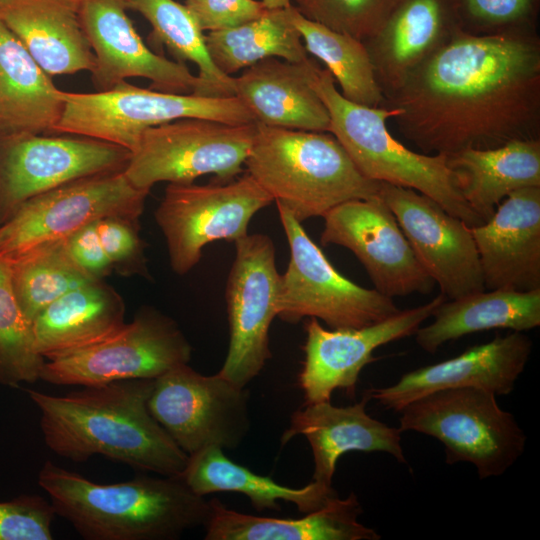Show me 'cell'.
I'll return each mask as SVG.
<instances>
[{
	"mask_svg": "<svg viewBox=\"0 0 540 540\" xmlns=\"http://www.w3.org/2000/svg\"><path fill=\"white\" fill-rule=\"evenodd\" d=\"M382 106L400 110L398 131L425 154L540 139V38L459 30Z\"/></svg>",
	"mask_w": 540,
	"mask_h": 540,
	"instance_id": "cell-1",
	"label": "cell"
},
{
	"mask_svg": "<svg viewBox=\"0 0 540 540\" xmlns=\"http://www.w3.org/2000/svg\"><path fill=\"white\" fill-rule=\"evenodd\" d=\"M154 379L82 386L56 396L28 390L47 447L83 462L95 455L163 476H181L188 455L148 409Z\"/></svg>",
	"mask_w": 540,
	"mask_h": 540,
	"instance_id": "cell-2",
	"label": "cell"
},
{
	"mask_svg": "<svg viewBox=\"0 0 540 540\" xmlns=\"http://www.w3.org/2000/svg\"><path fill=\"white\" fill-rule=\"evenodd\" d=\"M38 484L56 515L86 540H174L204 527L210 503L181 476L100 484L46 461Z\"/></svg>",
	"mask_w": 540,
	"mask_h": 540,
	"instance_id": "cell-3",
	"label": "cell"
},
{
	"mask_svg": "<svg viewBox=\"0 0 540 540\" xmlns=\"http://www.w3.org/2000/svg\"><path fill=\"white\" fill-rule=\"evenodd\" d=\"M245 166L299 222L323 217L343 202L379 195L381 184L365 177L329 132L256 123Z\"/></svg>",
	"mask_w": 540,
	"mask_h": 540,
	"instance_id": "cell-4",
	"label": "cell"
},
{
	"mask_svg": "<svg viewBox=\"0 0 540 540\" xmlns=\"http://www.w3.org/2000/svg\"><path fill=\"white\" fill-rule=\"evenodd\" d=\"M312 86L325 104L331 133L368 179L428 196L469 227L483 223L462 197L444 154L409 149L393 137L387 121L400 110L369 107L344 98L326 68L315 69Z\"/></svg>",
	"mask_w": 540,
	"mask_h": 540,
	"instance_id": "cell-5",
	"label": "cell"
},
{
	"mask_svg": "<svg viewBox=\"0 0 540 540\" xmlns=\"http://www.w3.org/2000/svg\"><path fill=\"white\" fill-rule=\"evenodd\" d=\"M399 412L401 432L434 437L444 445L447 464L469 462L481 480L504 474L525 449L527 437L514 415L482 389L435 391Z\"/></svg>",
	"mask_w": 540,
	"mask_h": 540,
	"instance_id": "cell-6",
	"label": "cell"
},
{
	"mask_svg": "<svg viewBox=\"0 0 540 540\" xmlns=\"http://www.w3.org/2000/svg\"><path fill=\"white\" fill-rule=\"evenodd\" d=\"M64 109L54 134L85 136L132 152L149 128L185 118L227 124L254 123L236 96L206 97L145 89L123 81L106 91H63Z\"/></svg>",
	"mask_w": 540,
	"mask_h": 540,
	"instance_id": "cell-7",
	"label": "cell"
},
{
	"mask_svg": "<svg viewBox=\"0 0 540 540\" xmlns=\"http://www.w3.org/2000/svg\"><path fill=\"white\" fill-rule=\"evenodd\" d=\"M255 133L256 122L185 118L164 123L142 134L124 173L147 191L160 182L192 183L209 174L227 182L243 172Z\"/></svg>",
	"mask_w": 540,
	"mask_h": 540,
	"instance_id": "cell-8",
	"label": "cell"
},
{
	"mask_svg": "<svg viewBox=\"0 0 540 540\" xmlns=\"http://www.w3.org/2000/svg\"><path fill=\"white\" fill-rule=\"evenodd\" d=\"M276 205L290 248L288 267L280 275L277 316L281 320L297 323L313 317L330 329L361 328L400 310L392 298L340 274L301 222Z\"/></svg>",
	"mask_w": 540,
	"mask_h": 540,
	"instance_id": "cell-9",
	"label": "cell"
},
{
	"mask_svg": "<svg viewBox=\"0 0 540 540\" xmlns=\"http://www.w3.org/2000/svg\"><path fill=\"white\" fill-rule=\"evenodd\" d=\"M273 201L247 172L206 185L168 183L155 220L165 237L172 270L184 275L199 263L207 244L235 242L248 234L252 217Z\"/></svg>",
	"mask_w": 540,
	"mask_h": 540,
	"instance_id": "cell-10",
	"label": "cell"
},
{
	"mask_svg": "<svg viewBox=\"0 0 540 540\" xmlns=\"http://www.w3.org/2000/svg\"><path fill=\"white\" fill-rule=\"evenodd\" d=\"M249 402L246 387L182 364L153 380L148 409L189 456L210 446L237 449L250 430Z\"/></svg>",
	"mask_w": 540,
	"mask_h": 540,
	"instance_id": "cell-11",
	"label": "cell"
},
{
	"mask_svg": "<svg viewBox=\"0 0 540 540\" xmlns=\"http://www.w3.org/2000/svg\"><path fill=\"white\" fill-rule=\"evenodd\" d=\"M191 354L192 347L175 321L147 308L106 339L45 360L40 379L63 386L155 379L176 366L188 364Z\"/></svg>",
	"mask_w": 540,
	"mask_h": 540,
	"instance_id": "cell-12",
	"label": "cell"
},
{
	"mask_svg": "<svg viewBox=\"0 0 540 540\" xmlns=\"http://www.w3.org/2000/svg\"><path fill=\"white\" fill-rule=\"evenodd\" d=\"M149 191L135 187L124 170L82 177L26 201L0 225V254L11 256L65 239L106 217L139 221Z\"/></svg>",
	"mask_w": 540,
	"mask_h": 540,
	"instance_id": "cell-13",
	"label": "cell"
},
{
	"mask_svg": "<svg viewBox=\"0 0 540 540\" xmlns=\"http://www.w3.org/2000/svg\"><path fill=\"white\" fill-rule=\"evenodd\" d=\"M131 152L72 134H22L0 139V225L26 201L73 180L125 170Z\"/></svg>",
	"mask_w": 540,
	"mask_h": 540,
	"instance_id": "cell-14",
	"label": "cell"
},
{
	"mask_svg": "<svg viewBox=\"0 0 540 540\" xmlns=\"http://www.w3.org/2000/svg\"><path fill=\"white\" fill-rule=\"evenodd\" d=\"M234 243L225 291L229 346L218 373L246 387L271 358L269 330L278 315L280 274L269 236L246 234Z\"/></svg>",
	"mask_w": 540,
	"mask_h": 540,
	"instance_id": "cell-15",
	"label": "cell"
},
{
	"mask_svg": "<svg viewBox=\"0 0 540 540\" xmlns=\"http://www.w3.org/2000/svg\"><path fill=\"white\" fill-rule=\"evenodd\" d=\"M323 218L322 245L349 249L364 266L375 290L392 299L432 291L435 282L379 195L343 202Z\"/></svg>",
	"mask_w": 540,
	"mask_h": 540,
	"instance_id": "cell-16",
	"label": "cell"
},
{
	"mask_svg": "<svg viewBox=\"0 0 540 540\" xmlns=\"http://www.w3.org/2000/svg\"><path fill=\"white\" fill-rule=\"evenodd\" d=\"M446 300L441 293L428 303L399 310L394 315L361 328L325 329L316 318L305 322V358L298 376L304 405L330 401L341 389L352 398L362 369L375 361L380 346L409 337Z\"/></svg>",
	"mask_w": 540,
	"mask_h": 540,
	"instance_id": "cell-17",
	"label": "cell"
},
{
	"mask_svg": "<svg viewBox=\"0 0 540 540\" xmlns=\"http://www.w3.org/2000/svg\"><path fill=\"white\" fill-rule=\"evenodd\" d=\"M379 196L395 215L418 261L446 299L485 289L470 227L413 189L381 182Z\"/></svg>",
	"mask_w": 540,
	"mask_h": 540,
	"instance_id": "cell-18",
	"label": "cell"
},
{
	"mask_svg": "<svg viewBox=\"0 0 540 540\" xmlns=\"http://www.w3.org/2000/svg\"><path fill=\"white\" fill-rule=\"evenodd\" d=\"M126 0H81L82 24L95 57L90 73L97 91L128 78H145L150 89L195 93L200 80L185 63L169 60L148 48L127 15Z\"/></svg>",
	"mask_w": 540,
	"mask_h": 540,
	"instance_id": "cell-19",
	"label": "cell"
},
{
	"mask_svg": "<svg viewBox=\"0 0 540 540\" xmlns=\"http://www.w3.org/2000/svg\"><path fill=\"white\" fill-rule=\"evenodd\" d=\"M532 340L513 331L470 347L460 355L405 373L394 384L368 391L385 409L399 412L412 401L435 391L476 388L507 395L529 360Z\"/></svg>",
	"mask_w": 540,
	"mask_h": 540,
	"instance_id": "cell-20",
	"label": "cell"
},
{
	"mask_svg": "<svg viewBox=\"0 0 540 540\" xmlns=\"http://www.w3.org/2000/svg\"><path fill=\"white\" fill-rule=\"evenodd\" d=\"M470 231L485 289H540V187L512 192Z\"/></svg>",
	"mask_w": 540,
	"mask_h": 540,
	"instance_id": "cell-21",
	"label": "cell"
},
{
	"mask_svg": "<svg viewBox=\"0 0 540 540\" xmlns=\"http://www.w3.org/2000/svg\"><path fill=\"white\" fill-rule=\"evenodd\" d=\"M461 30L456 0H399L363 43L384 97Z\"/></svg>",
	"mask_w": 540,
	"mask_h": 540,
	"instance_id": "cell-22",
	"label": "cell"
},
{
	"mask_svg": "<svg viewBox=\"0 0 540 540\" xmlns=\"http://www.w3.org/2000/svg\"><path fill=\"white\" fill-rule=\"evenodd\" d=\"M370 400L366 390L361 401L353 405L334 406L323 401L303 404L292 414L281 443L284 445L297 435L307 439L314 460L313 481L332 489L337 461L350 451L386 452L399 463H406L402 432L367 414Z\"/></svg>",
	"mask_w": 540,
	"mask_h": 540,
	"instance_id": "cell-23",
	"label": "cell"
},
{
	"mask_svg": "<svg viewBox=\"0 0 540 540\" xmlns=\"http://www.w3.org/2000/svg\"><path fill=\"white\" fill-rule=\"evenodd\" d=\"M318 64L263 59L234 77L235 96L255 122L277 128L329 132L328 110L312 86Z\"/></svg>",
	"mask_w": 540,
	"mask_h": 540,
	"instance_id": "cell-24",
	"label": "cell"
},
{
	"mask_svg": "<svg viewBox=\"0 0 540 540\" xmlns=\"http://www.w3.org/2000/svg\"><path fill=\"white\" fill-rule=\"evenodd\" d=\"M80 7L81 0H2L0 20L49 76L91 73L95 57Z\"/></svg>",
	"mask_w": 540,
	"mask_h": 540,
	"instance_id": "cell-25",
	"label": "cell"
},
{
	"mask_svg": "<svg viewBox=\"0 0 540 540\" xmlns=\"http://www.w3.org/2000/svg\"><path fill=\"white\" fill-rule=\"evenodd\" d=\"M204 526L206 540H378L381 536L358 521L362 506L354 492L331 497L319 509L301 518H274L244 514L209 500Z\"/></svg>",
	"mask_w": 540,
	"mask_h": 540,
	"instance_id": "cell-26",
	"label": "cell"
},
{
	"mask_svg": "<svg viewBox=\"0 0 540 540\" xmlns=\"http://www.w3.org/2000/svg\"><path fill=\"white\" fill-rule=\"evenodd\" d=\"M124 317L122 297L95 280L59 297L33 319L35 348L45 360L76 352L112 335Z\"/></svg>",
	"mask_w": 540,
	"mask_h": 540,
	"instance_id": "cell-27",
	"label": "cell"
},
{
	"mask_svg": "<svg viewBox=\"0 0 540 540\" xmlns=\"http://www.w3.org/2000/svg\"><path fill=\"white\" fill-rule=\"evenodd\" d=\"M63 109V90L0 20V139L54 134Z\"/></svg>",
	"mask_w": 540,
	"mask_h": 540,
	"instance_id": "cell-28",
	"label": "cell"
},
{
	"mask_svg": "<svg viewBox=\"0 0 540 540\" xmlns=\"http://www.w3.org/2000/svg\"><path fill=\"white\" fill-rule=\"evenodd\" d=\"M446 156L462 197L483 222L512 192L540 187V139L514 140L496 148L465 149Z\"/></svg>",
	"mask_w": 540,
	"mask_h": 540,
	"instance_id": "cell-29",
	"label": "cell"
},
{
	"mask_svg": "<svg viewBox=\"0 0 540 540\" xmlns=\"http://www.w3.org/2000/svg\"><path fill=\"white\" fill-rule=\"evenodd\" d=\"M429 325L419 327L415 339L434 354L443 344L491 329L523 332L540 326V289L517 291L484 289L442 302Z\"/></svg>",
	"mask_w": 540,
	"mask_h": 540,
	"instance_id": "cell-30",
	"label": "cell"
},
{
	"mask_svg": "<svg viewBox=\"0 0 540 540\" xmlns=\"http://www.w3.org/2000/svg\"><path fill=\"white\" fill-rule=\"evenodd\" d=\"M181 477L198 495L241 493L250 499L258 511L280 510L279 502L284 501L294 504L306 514L319 509L337 495L333 488H325L313 480L301 488L283 486L271 477L256 474L232 461L223 449L215 446L189 455Z\"/></svg>",
	"mask_w": 540,
	"mask_h": 540,
	"instance_id": "cell-31",
	"label": "cell"
},
{
	"mask_svg": "<svg viewBox=\"0 0 540 540\" xmlns=\"http://www.w3.org/2000/svg\"><path fill=\"white\" fill-rule=\"evenodd\" d=\"M293 5L266 10L239 26L208 32L205 42L216 67L231 76L267 58L306 61L308 53L292 20Z\"/></svg>",
	"mask_w": 540,
	"mask_h": 540,
	"instance_id": "cell-32",
	"label": "cell"
},
{
	"mask_svg": "<svg viewBox=\"0 0 540 540\" xmlns=\"http://www.w3.org/2000/svg\"><path fill=\"white\" fill-rule=\"evenodd\" d=\"M126 6L149 22L151 41L165 45L176 61H190L198 67L200 85L193 94L235 96L234 77L224 74L213 63L205 34L185 4L175 0H126Z\"/></svg>",
	"mask_w": 540,
	"mask_h": 540,
	"instance_id": "cell-33",
	"label": "cell"
},
{
	"mask_svg": "<svg viewBox=\"0 0 540 540\" xmlns=\"http://www.w3.org/2000/svg\"><path fill=\"white\" fill-rule=\"evenodd\" d=\"M4 257L8 261L16 299L31 323L59 297L97 280L73 260L64 239L45 242Z\"/></svg>",
	"mask_w": 540,
	"mask_h": 540,
	"instance_id": "cell-34",
	"label": "cell"
},
{
	"mask_svg": "<svg viewBox=\"0 0 540 540\" xmlns=\"http://www.w3.org/2000/svg\"><path fill=\"white\" fill-rule=\"evenodd\" d=\"M292 20L307 53L325 64L344 98L364 106H382L384 95L363 41L307 19L295 6Z\"/></svg>",
	"mask_w": 540,
	"mask_h": 540,
	"instance_id": "cell-35",
	"label": "cell"
},
{
	"mask_svg": "<svg viewBox=\"0 0 540 540\" xmlns=\"http://www.w3.org/2000/svg\"><path fill=\"white\" fill-rule=\"evenodd\" d=\"M44 362L35 348L32 323L14 294L8 261L0 254V383L35 382Z\"/></svg>",
	"mask_w": 540,
	"mask_h": 540,
	"instance_id": "cell-36",
	"label": "cell"
},
{
	"mask_svg": "<svg viewBox=\"0 0 540 540\" xmlns=\"http://www.w3.org/2000/svg\"><path fill=\"white\" fill-rule=\"evenodd\" d=\"M399 0H294L307 19L361 41L373 36Z\"/></svg>",
	"mask_w": 540,
	"mask_h": 540,
	"instance_id": "cell-37",
	"label": "cell"
},
{
	"mask_svg": "<svg viewBox=\"0 0 540 540\" xmlns=\"http://www.w3.org/2000/svg\"><path fill=\"white\" fill-rule=\"evenodd\" d=\"M461 30L475 35L536 31L540 0H456Z\"/></svg>",
	"mask_w": 540,
	"mask_h": 540,
	"instance_id": "cell-38",
	"label": "cell"
},
{
	"mask_svg": "<svg viewBox=\"0 0 540 540\" xmlns=\"http://www.w3.org/2000/svg\"><path fill=\"white\" fill-rule=\"evenodd\" d=\"M55 515L51 502L38 495L0 502V540H52Z\"/></svg>",
	"mask_w": 540,
	"mask_h": 540,
	"instance_id": "cell-39",
	"label": "cell"
},
{
	"mask_svg": "<svg viewBox=\"0 0 540 540\" xmlns=\"http://www.w3.org/2000/svg\"><path fill=\"white\" fill-rule=\"evenodd\" d=\"M96 229L113 269L123 275L147 276L145 245L139 236L138 221L106 217L96 221Z\"/></svg>",
	"mask_w": 540,
	"mask_h": 540,
	"instance_id": "cell-40",
	"label": "cell"
},
{
	"mask_svg": "<svg viewBox=\"0 0 540 540\" xmlns=\"http://www.w3.org/2000/svg\"><path fill=\"white\" fill-rule=\"evenodd\" d=\"M202 31L233 28L261 16L267 9L257 0H185Z\"/></svg>",
	"mask_w": 540,
	"mask_h": 540,
	"instance_id": "cell-41",
	"label": "cell"
},
{
	"mask_svg": "<svg viewBox=\"0 0 540 540\" xmlns=\"http://www.w3.org/2000/svg\"><path fill=\"white\" fill-rule=\"evenodd\" d=\"M73 260L91 277L103 280L113 266L101 244L96 222L88 224L64 239Z\"/></svg>",
	"mask_w": 540,
	"mask_h": 540,
	"instance_id": "cell-42",
	"label": "cell"
},
{
	"mask_svg": "<svg viewBox=\"0 0 540 540\" xmlns=\"http://www.w3.org/2000/svg\"><path fill=\"white\" fill-rule=\"evenodd\" d=\"M292 0H261L267 10L290 7Z\"/></svg>",
	"mask_w": 540,
	"mask_h": 540,
	"instance_id": "cell-43",
	"label": "cell"
},
{
	"mask_svg": "<svg viewBox=\"0 0 540 540\" xmlns=\"http://www.w3.org/2000/svg\"><path fill=\"white\" fill-rule=\"evenodd\" d=\"M0 1H2V0H0Z\"/></svg>",
	"mask_w": 540,
	"mask_h": 540,
	"instance_id": "cell-44",
	"label": "cell"
}]
</instances>
